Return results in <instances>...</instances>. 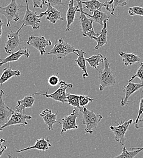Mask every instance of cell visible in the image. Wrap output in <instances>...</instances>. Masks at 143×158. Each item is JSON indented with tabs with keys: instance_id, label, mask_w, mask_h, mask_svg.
I'll return each mask as SVG.
<instances>
[{
	"instance_id": "cell-1",
	"label": "cell",
	"mask_w": 143,
	"mask_h": 158,
	"mask_svg": "<svg viewBox=\"0 0 143 158\" xmlns=\"http://www.w3.org/2000/svg\"><path fill=\"white\" fill-rule=\"evenodd\" d=\"M79 5V9L78 12H80L79 21L82 29V35L84 37H88L91 39L93 37H98L100 33H96L93 28V20L90 18H88L85 14L83 7L82 6V0H76Z\"/></svg>"
},
{
	"instance_id": "cell-2",
	"label": "cell",
	"mask_w": 143,
	"mask_h": 158,
	"mask_svg": "<svg viewBox=\"0 0 143 158\" xmlns=\"http://www.w3.org/2000/svg\"><path fill=\"white\" fill-rule=\"evenodd\" d=\"M98 80L99 82V90L103 91L108 86H112L116 84V77L111 69L108 60L104 59V67L103 70L99 69Z\"/></svg>"
},
{
	"instance_id": "cell-3",
	"label": "cell",
	"mask_w": 143,
	"mask_h": 158,
	"mask_svg": "<svg viewBox=\"0 0 143 158\" xmlns=\"http://www.w3.org/2000/svg\"><path fill=\"white\" fill-rule=\"evenodd\" d=\"M83 124L86 125L85 131L86 133L93 134V130L96 129L103 117L101 114H96L94 111L83 107Z\"/></svg>"
},
{
	"instance_id": "cell-4",
	"label": "cell",
	"mask_w": 143,
	"mask_h": 158,
	"mask_svg": "<svg viewBox=\"0 0 143 158\" xmlns=\"http://www.w3.org/2000/svg\"><path fill=\"white\" fill-rule=\"evenodd\" d=\"M76 51L77 49H76L74 46L65 41L63 38L56 40L54 46L47 54L54 55L57 57V59H61L71 53L75 54Z\"/></svg>"
},
{
	"instance_id": "cell-5",
	"label": "cell",
	"mask_w": 143,
	"mask_h": 158,
	"mask_svg": "<svg viewBox=\"0 0 143 158\" xmlns=\"http://www.w3.org/2000/svg\"><path fill=\"white\" fill-rule=\"evenodd\" d=\"M23 7V6L17 3V0H11L7 6L0 7V15H3L6 18L7 21V27L10 26L12 21H18L20 20L19 11Z\"/></svg>"
},
{
	"instance_id": "cell-6",
	"label": "cell",
	"mask_w": 143,
	"mask_h": 158,
	"mask_svg": "<svg viewBox=\"0 0 143 158\" xmlns=\"http://www.w3.org/2000/svg\"><path fill=\"white\" fill-rule=\"evenodd\" d=\"M59 83H60V87L54 93L52 94H48V93H36L34 95L44 96L46 98H50L56 101L60 102L62 103H67V93L66 91L68 88H72L73 84L68 83L67 82L63 80H61Z\"/></svg>"
},
{
	"instance_id": "cell-7",
	"label": "cell",
	"mask_w": 143,
	"mask_h": 158,
	"mask_svg": "<svg viewBox=\"0 0 143 158\" xmlns=\"http://www.w3.org/2000/svg\"><path fill=\"white\" fill-rule=\"evenodd\" d=\"M132 122L133 120L130 119L126 122H121V123H119L118 126L110 127V130L115 135V140L122 145L123 147L125 145V142L126 141L125 133Z\"/></svg>"
},
{
	"instance_id": "cell-8",
	"label": "cell",
	"mask_w": 143,
	"mask_h": 158,
	"mask_svg": "<svg viewBox=\"0 0 143 158\" xmlns=\"http://www.w3.org/2000/svg\"><path fill=\"white\" fill-rule=\"evenodd\" d=\"M25 1L26 4V10L23 20L22 21V24L24 27L29 26L32 27L33 29H39L41 23L40 18L39 17V15H37L36 12L32 11L29 9L28 0Z\"/></svg>"
},
{
	"instance_id": "cell-9",
	"label": "cell",
	"mask_w": 143,
	"mask_h": 158,
	"mask_svg": "<svg viewBox=\"0 0 143 158\" xmlns=\"http://www.w3.org/2000/svg\"><path fill=\"white\" fill-rule=\"evenodd\" d=\"M23 27L24 26L22 24L17 31L13 32L12 31H11L7 34V41H6L4 46V50L6 53H13L14 51L20 46L21 40L20 39L19 34Z\"/></svg>"
},
{
	"instance_id": "cell-10",
	"label": "cell",
	"mask_w": 143,
	"mask_h": 158,
	"mask_svg": "<svg viewBox=\"0 0 143 158\" xmlns=\"http://www.w3.org/2000/svg\"><path fill=\"white\" fill-rule=\"evenodd\" d=\"M79 110L76 108H74L71 114L68 116H65L61 118V134L70 130H76L78 128V125L76 123L77 118L79 116Z\"/></svg>"
},
{
	"instance_id": "cell-11",
	"label": "cell",
	"mask_w": 143,
	"mask_h": 158,
	"mask_svg": "<svg viewBox=\"0 0 143 158\" xmlns=\"http://www.w3.org/2000/svg\"><path fill=\"white\" fill-rule=\"evenodd\" d=\"M27 44L37 49L40 55L43 56L46 52L45 48L52 45V41L44 36H31L27 40Z\"/></svg>"
},
{
	"instance_id": "cell-12",
	"label": "cell",
	"mask_w": 143,
	"mask_h": 158,
	"mask_svg": "<svg viewBox=\"0 0 143 158\" xmlns=\"http://www.w3.org/2000/svg\"><path fill=\"white\" fill-rule=\"evenodd\" d=\"M32 118L31 116L26 115L22 113L14 112L8 122L5 123L3 126L0 127V131L3 130L6 127L12 125H26L28 122L26 121L27 119H31Z\"/></svg>"
},
{
	"instance_id": "cell-13",
	"label": "cell",
	"mask_w": 143,
	"mask_h": 158,
	"mask_svg": "<svg viewBox=\"0 0 143 158\" xmlns=\"http://www.w3.org/2000/svg\"><path fill=\"white\" fill-rule=\"evenodd\" d=\"M4 94L3 90L0 91V127L6 123L15 112L14 110L9 108L4 102L2 96Z\"/></svg>"
},
{
	"instance_id": "cell-14",
	"label": "cell",
	"mask_w": 143,
	"mask_h": 158,
	"mask_svg": "<svg viewBox=\"0 0 143 158\" xmlns=\"http://www.w3.org/2000/svg\"><path fill=\"white\" fill-rule=\"evenodd\" d=\"M47 9L45 12H42L39 15V17L41 18L44 15H46L47 17L46 18V20L49 21L51 23L55 24L57 21L61 20L64 21V19L61 17V13L59 10L56 9L55 7L51 6V4L48 1L46 4Z\"/></svg>"
},
{
	"instance_id": "cell-15",
	"label": "cell",
	"mask_w": 143,
	"mask_h": 158,
	"mask_svg": "<svg viewBox=\"0 0 143 158\" xmlns=\"http://www.w3.org/2000/svg\"><path fill=\"white\" fill-rule=\"evenodd\" d=\"M140 89H143L142 93H143V83H135L132 82H128V85L124 87V93L125 94L124 98L121 102V105L124 106L128 102L129 98L134 94L136 91H138Z\"/></svg>"
},
{
	"instance_id": "cell-16",
	"label": "cell",
	"mask_w": 143,
	"mask_h": 158,
	"mask_svg": "<svg viewBox=\"0 0 143 158\" xmlns=\"http://www.w3.org/2000/svg\"><path fill=\"white\" fill-rule=\"evenodd\" d=\"M59 111H57L56 114H53L52 111L49 109H44L40 114V116L44 120L49 130H53V125L56 123L61 124V122L57 121V115Z\"/></svg>"
},
{
	"instance_id": "cell-17",
	"label": "cell",
	"mask_w": 143,
	"mask_h": 158,
	"mask_svg": "<svg viewBox=\"0 0 143 158\" xmlns=\"http://www.w3.org/2000/svg\"><path fill=\"white\" fill-rule=\"evenodd\" d=\"M74 0H69L68 2V9L66 12V27L65 29L66 32H70L71 31V25L73 23L75 19L76 14L79 9V5L76 6H74Z\"/></svg>"
},
{
	"instance_id": "cell-18",
	"label": "cell",
	"mask_w": 143,
	"mask_h": 158,
	"mask_svg": "<svg viewBox=\"0 0 143 158\" xmlns=\"http://www.w3.org/2000/svg\"><path fill=\"white\" fill-rule=\"evenodd\" d=\"M30 53L27 48L24 49H21L15 52H13L10 54V56H7L4 59H0V66H2L4 64L13 61H18L21 56H25L26 58L29 57Z\"/></svg>"
},
{
	"instance_id": "cell-19",
	"label": "cell",
	"mask_w": 143,
	"mask_h": 158,
	"mask_svg": "<svg viewBox=\"0 0 143 158\" xmlns=\"http://www.w3.org/2000/svg\"><path fill=\"white\" fill-rule=\"evenodd\" d=\"M51 147V144L48 139H46L44 138H41L36 140L35 144L31 147H28L25 148H23L19 150H17V153H21L24 151H27L32 149H37L40 151H47L49 150V148Z\"/></svg>"
},
{
	"instance_id": "cell-20",
	"label": "cell",
	"mask_w": 143,
	"mask_h": 158,
	"mask_svg": "<svg viewBox=\"0 0 143 158\" xmlns=\"http://www.w3.org/2000/svg\"><path fill=\"white\" fill-rule=\"evenodd\" d=\"M35 102L33 94L26 96L24 98L17 101V105L15 107V111L23 113V111L27 108H32Z\"/></svg>"
},
{
	"instance_id": "cell-21",
	"label": "cell",
	"mask_w": 143,
	"mask_h": 158,
	"mask_svg": "<svg viewBox=\"0 0 143 158\" xmlns=\"http://www.w3.org/2000/svg\"><path fill=\"white\" fill-rule=\"evenodd\" d=\"M107 21L108 20H105L103 21V27L101 32L99 34V35L98 37H93L91 38V39L95 40L97 42V45L94 49L95 50L101 48L107 43Z\"/></svg>"
},
{
	"instance_id": "cell-22",
	"label": "cell",
	"mask_w": 143,
	"mask_h": 158,
	"mask_svg": "<svg viewBox=\"0 0 143 158\" xmlns=\"http://www.w3.org/2000/svg\"><path fill=\"white\" fill-rule=\"evenodd\" d=\"M82 4L85 5L84 9H88L90 12H93L95 10H102L103 7H108L109 6L108 1L105 2H101L98 0H88L86 1H82Z\"/></svg>"
},
{
	"instance_id": "cell-23",
	"label": "cell",
	"mask_w": 143,
	"mask_h": 158,
	"mask_svg": "<svg viewBox=\"0 0 143 158\" xmlns=\"http://www.w3.org/2000/svg\"><path fill=\"white\" fill-rule=\"evenodd\" d=\"M75 54L78 56V59L75 60V62L78 64V66L83 71V78L85 79V77L88 76V74L87 72V68L86 66V60L84 57V56L86 54V52L83 51L82 50L77 49Z\"/></svg>"
},
{
	"instance_id": "cell-24",
	"label": "cell",
	"mask_w": 143,
	"mask_h": 158,
	"mask_svg": "<svg viewBox=\"0 0 143 158\" xmlns=\"http://www.w3.org/2000/svg\"><path fill=\"white\" fill-rule=\"evenodd\" d=\"M120 56L123 58V61L125 66H130L141 61L140 56L133 53H126L123 51L120 52Z\"/></svg>"
},
{
	"instance_id": "cell-25",
	"label": "cell",
	"mask_w": 143,
	"mask_h": 158,
	"mask_svg": "<svg viewBox=\"0 0 143 158\" xmlns=\"http://www.w3.org/2000/svg\"><path fill=\"white\" fill-rule=\"evenodd\" d=\"M21 72L19 70H12L11 68H6L3 69V73L0 77V85L8 81L13 77L20 76Z\"/></svg>"
},
{
	"instance_id": "cell-26",
	"label": "cell",
	"mask_w": 143,
	"mask_h": 158,
	"mask_svg": "<svg viewBox=\"0 0 143 158\" xmlns=\"http://www.w3.org/2000/svg\"><path fill=\"white\" fill-rule=\"evenodd\" d=\"M93 15H90L86 12H85V14L89 17L90 19L93 20L94 22L99 24L101 26L103 27V21L105 20H109L110 17L106 14V13L102 12V10H95L93 12Z\"/></svg>"
},
{
	"instance_id": "cell-27",
	"label": "cell",
	"mask_w": 143,
	"mask_h": 158,
	"mask_svg": "<svg viewBox=\"0 0 143 158\" xmlns=\"http://www.w3.org/2000/svg\"><path fill=\"white\" fill-rule=\"evenodd\" d=\"M130 148L132 150V151H128L125 146H124L122 153L118 156L112 158H134L140 152L143 150V147H131Z\"/></svg>"
},
{
	"instance_id": "cell-28",
	"label": "cell",
	"mask_w": 143,
	"mask_h": 158,
	"mask_svg": "<svg viewBox=\"0 0 143 158\" xmlns=\"http://www.w3.org/2000/svg\"><path fill=\"white\" fill-rule=\"evenodd\" d=\"M104 59L105 57L102 56V54H98L96 55H93L89 58L85 59V60L89 63L91 67L98 71L99 70L98 66H99V64L101 63H103L104 61Z\"/></svg>"
},
{
	"instance_id": "cell-29",
	"label": "cell",
	"mask_w": 143,
	"mask_h": 158,
	"mask_svg": "<svg viewBox=\"0 0 143 158\" xmlns=\"http://www.w3.org/2000/svg\"><path fill=\"white\" fill-rule=\"evenodd\" d=\"M67 103L71 106L76 108L82 112L83 108L79 105V96L76 94H73L71 93H67Z\"/></svg>"
},
{
	"instance_id": "cell-30",
	"label": "cell",
	"mask_w": 143,
	"mask_h": 158,
	"mask_svg": "<svg viewBox=\"0 0 143 158\" xmlns=\"http://www.w3.org/2000/svg\"><path fill=\"white\" fill-rule=\"evenodd\" d=\"M127 4V0H113L111 8L110 14L111 15H115V10L118 7H123Z\"/></svg>"
},
{
	"instance_id": "cell-31",
	"label": "cell",
	"mask_w": 143,
	"mask_h": 158,
	"mask_svg": "<svg viewBox=\"0 0 143 158\" xmlns=\"http://www.w3.org/2000/svg\"><path fill=\"white\" fill-rule=\"evenodd\" d=\"M128 14L131 16L139 15L143 17V7L140 6H134L128 9Z\"/></svg>"
},
{
	"instance_id": "cell-32",
	"label": "cell",
	"mask_w": 143,
	"mask_h": 158,
	"mask_svg": "<svg viewBox=\"0 0 143 158\" xmlns=\"http://www.w3.org/2000/svg\"><path fill=\"white\" fill-rule=\"evenodd\" d=\"M136 77H138L141 80V83H143V62H141L140 64V68L138 69L137 73L133 75L131 79L128 80V82H132V81Z\"/></svg>"
},
{
	"instance_id": "cell-33",
	"label": "cell",
	"mask_w": 143,
	"mask_h": 158,
	"mask_svg": "<svg viewBox=\"0 0 143 158\" xmlns=\"http://www.w3.org/2000/svg\"><path fill=\"white\" fill-rule=\"evenodd\" d=\"M94 100V99L90 98L86 96L81 95L79 96V105L81 107H85L89 102H92Z\"/></svg>"
},
{
	"instance_id": "cell-34",
	"label": "cell",
	"mask_w": 143,
	"mask_h": 158,
	"mask_svg": "<svg viewBox=\"0 0 143 158\" xmlns=\"http://www.w3.org/2000/svg\"><path fill=\"white\" fill-rule=\"evenodd\" d=\"M59 83V78L57 75L51 76L48 79V84L51 86H56Z\"/></svg>"
},
{
	"instance_id": "cell-35",
	"label": "cell",
	"mask_w": 143,
	"mask_h": 158,
	"mask_svg": "<svg viewBox=\"0 0 143 158\" xmlns=\"http://www.w3.org/2000/svg\"><path fill=\"white\" fill-rule=\"evenodd\" d=\"M33 2L34 8L39 7L42 9L43 4H46L48 3V1L45 0H32Z\"/></svg>"
},
{
	"instance_id": "cell-36",
	"label": "cell",
	"mask_w": 143,
	"mask_h": 158,
	"mask_svg": "<svg viewBox=\"0 0 143 158\" xmlns=\"http://www.w3.org/2000/svg\"><path fill=\"white\" fill-rule=\"evenodd\" d=\"M143 113V97L140 100V107H139V110H138V116L136 118L135 122H134V124H136L138 123V120H140V118L141 116V114Z\"/></svg>"
},
{
	"instance_id": "cell-37",
	"label": "cell",
	"mask_w": 143,
	"mask_h": 158,
	"mask_svg": "<svg viewBox=\"0 0 143 158\" xmlns=\"http://www.w3.org/2000/svg\"><path fill=\"white\" fill-rule=\"evenodd\" d=\"M48 1L53 7H54L55 6H57V5H65V4L63 3L62 0H48Z\"/></svg>"
},
{
	"instance_id": "cell-38",
	"label": "cell",
	"mask_w": 143,
	"mask_h": 158,
	"mask_svg": "<svg viewBox=\"0 0 143 158\" xmlns=\"http://www.w3.org/2000/svg\"><path fill=\"white\" fill-rule=\"evenodd\" d=\"M135 127L137 129L143 128V118L138 120V123L135 124Z\"/></svg>"
},
{
	"instance_id": "cell-39",
	"label": "cell",
	"mask_w": 143,
	"mask_h": 158,
	"mask_svg": "<svg viewBox=\"0 0 143 158\" xmlns=\"http://www.w3.org/2000/svg\"><path fill=\"white\" fill-rule=\"evenodd\" d=\"M6 142V140H5V139H0V151H1V150L4 148V147H5V146H2V143L3 142Z\"/></svg>"
},
{
	"instance_id": "cell-40",
	"label": "cell",
	"mask_w": 143,
	"mask_h": 158,
	"mask_svg": "<svg viewBox=\"0 0 143 158\" xmlns=\"http://www.w3.org/2000/svg\"><path fill=\"white\" fill-rule=\"evenodd\" d=\"M3 26V23L1 19H0V39L2 36V27Z\"/></svg>"
},
{
	"instance_id": "cell-41",
	"label": "cell",
	"mask_w": 143,
	"mask_h": 158,
	"mask_svg": "<svg viewBox=\"0 0 143 158\" xmlns=\"http://www.w3.org/2000/svg\"><path fill=\"white\" fill-rule=\"evenodd\" d=\"M6 149H7V146H5V147H4V148L1 151H0V158H1V156H2V155L3 154L4 152Z\"/></svg>"
},
{
	"instance_id": "cell-42",
	"label": "cell",
	"mask_w": 143,
	"mask_h": 158,
	"mask_svg": "<svg viewBox=\"0 0 143 158\" xmlns=\"http://www.w3.org/2000/svg\"><path fill=\"white\" fill-rule=\"evenodd\" d=\"M8 158H19V157H14V156H12V155H11V154H9V155H8Z\"/></svg>"
},
{
	"instance_id": "cell-43",
	"label": "cell",
	"mask_w": 143,
	"mask_h": 158,
	"mask_svg": "<svg viewBox=\"0 0 143 158\" xmlns=\"http://www.w3.org/2000/svg\"><path fill=\"white\" fill-rule=\"evenodd\" d=\"M113 0H110L108 1V4H113Z\"/></svg>"
},
{
	"instance_id": "cell-44",
	"label": "cell",
	"mask_w": 143,
	"mask_h": 158,
	"mask_svg": "<svg viewBox=\"0 0 143 158\" xmlns=\"http://www.w3.org/2000/svg\"><path fill=\"white\" fill-rule=\"evenodd\" d=\"M142 152H143V151H142Z\"/></svg>"
}]
</instances>
